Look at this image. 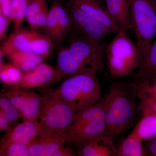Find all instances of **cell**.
<instances>
[{"label": "cell", "mask_w": 156, "mask_h": 156, "mask_svg": "<svg viewBox=\"0 0 156 156\" xmlns=\"http://www.w3.org/2000/svg\"><path fill=\"white\" fill-rule=\"evenodd\" d=\"M138 88L135 82H114L105 96L107 137L113 147L114 140L133 126L138 113Z\"/></svg>", "instance_id": "cell-1"}, {"label": "cell", "mask_w": 156, "mask_h": 156, "mask_svg": "<svg viewBox=\"0 0 156 156\" xmlns=\"http://www.w3.org/2000/svg\"><path fill=\"white\" fill-rule=\"evenodd\" d=\"M74 36L69 47L60 49L57 56L61 78L101 71L106 58L105 46L92 43L76 33Z\"/></svg>", "instance_id": "cell-2"}, {"label": "cell", "mask_w": 156, "mask_h": 156, "mask_svg": "<svg viewBox=\"0 0 156 156\" xmlns=\"http://www.w3.org/2000/svg\"><path fill=\"white\" fill-rule=\"evenodd\" d=\"M95 75L84 73L72 76L54 91L72 107L77 115L102 98L100 83Z\"/></svg>", "instance_id": "cell-3"}, {"label": "cell", "mask_w": 156, "mask_h": 156, "mask_svg": "<svg viewBox=\"0 0 156 156\" xmlns=\"http://www.w3.org/2000/svg\"><path fill=\"white\" fill-rule=\"evenodd\" d=\"M126 32L120 31L109 43L106 50V61L112 79L132 73L139 66L140 56L136 44Z\"/></svg>", "instance_id": "cell-4"}, {"label": "cell", "mask_w": 156, "mask_h": 156, "mask_svg": "<svg viewBox=\"0 0 156 156\" xmlns=\"http://www.w3.org/2000/svg\"><path fill=\"white\" fill-rule=\"evenodd\" d=\"M129 2L132 29L136 37L140 64L156 36V3L152 0H129Z\"/></svg>", "instance_id": "cell-5"}, {"label": "cell", "mask_w": 156, "mask_h": 156, "mask_svg": "<svg viewBox=\"0 0 156 156\" xmlns=\"http://www.w3.org/2000/svg\"><path fill=\"white\" fill-rule=\"evenodd\" d=\"M77 113L72 107L58 96L55 91L43 97L38 122L44 132L67 134Z\"/></svg>", "instance_id": "cell-6"}, {"label": "cell", "mask_w": 156, "mask_h": 156, "mask_svg": "<svg viewBox=\"0 0 156 156\" xmlns=\"http://www.w3.org/2000/svg\"><path fill=\"white\" fill-rule=\"evenodd\" d=\"M65 8L69 16L73 31L89 41L100 44L105 37L112 33L106 27L69 1Z\"/></svg>", "instance_id": "cell-7"}, {"label": "cell", "mask_w": 156, "mask_h": 156, "mask_svg": "<svg viewBox=\"0 0 156 156\" xmlns=\"http://www.w3.org/2000/svg\"><path fill=\"white\" fill-rule=\"evenodd\" d=\"M106 130L104 120L88 122L76 128L69 129L65 144L70 145L83 140H102L112 148L116 154V150L113 147L107 137Z\"/></svg>", "instance_id": "cell-8"}, {"label": "cell", "mask_w": 156, "mask_h": 156, "mask_svg": "<svg viewBox=\"0 0 156 156\" xmlns=\"http://www.w3.org/2000/svg\"><path fill=\"white\" fill-rule=\"evenodd\" d=\"M44 133L38 121H23L14 127H9L1 143L10 141L29 145Z\"/></svg>", "instance_id": "cell-9"}, {"label": "cell", "mask_w": 156, "mask_h": 156, "mask_svg": "<svg viewBox=\"0 0 156 156\" xmlns=\"http://www.w3.org/2000/svg\"><path fill=\"white\" fill-rule=\"evenodd\" d=\"M60 73L47 63H40L33 69L23 72L19 88L25 89L41 87L61 80Z\"/></svg>", "instance_id": "cell-10"}, {"label": "cell", "mask_w": 156, "mask_h": 156, "mask_svg": "<svg viewBox=\"0 0 156 156\" xmlns=\"http://www.w3.org/2000/svg\"><path fill=\"white\" fill-rule=\"evenodd\" d=\"M67 134L44 133L28 145L30 156H52L59 147L64 145Z\"/></svg>", "instance_id": "cell-11"}, {"label": "cell", "mask_w": 156, "mask_h": 156, "mask_svg": "<svg viewBox=\"0 0 156 156\" xmlns=\"http://www.w3.org/2000/svg\"><path fill=\"white\" fill-rule=\"evenodd\" d=\"M87 13L90 17L101 23L111 31L116 34L120 30L109 15L105 7H103L99 0H68Z\"/></svg>", "instance_id": "cell-12"}, {"label": "cell", "mask_w": 156, "mask_h": 156, "mask_svg": "<svg viewBox=\"0 0 156 156\" xmlns=\"http://www.w3.org/2000/svg\"><path fill=\"white\" fill-rule=\"evenodd\" d=\"M105 9L121 31L132 29L129 0H103Z\"/></svg>", "instance_id": "cell-13"}, {"label": "cell", "mask_w": 156, "mask_h": 156, "mask_svg": "<svg viewBox=\"0 0 156 156\" xmlns=\"http://www.w3.org/2000/svg\"><path fill=\"white\" fill-rule=\"evenodd\" d=\"M48 12L47 0H28L26 19L31 30L41 29L46 23Z\"/></svg>", "instance_id": "cell-14"}, {"label": "cell", "mask_w": 156, "mask_h": 156, "mask_svg": "<svg viewBox=\"0 0 156 156\" xmlns=\"http://www.w3.org/2000/svg\"><path fill=\"white\" fill-rule=\"evenodd\" d=\"M142 141L138 132V126L136 124L130 134L116 147V156H147Z\"/></svg>", "instance_id": "cell-15"}, {"label": "cell", "mask_w": 156, "mask_h": 156, "mask_svg": "<svg viewBox=\"0 0 156 156\" xmlns=\"http://www.w3.org/2000/svg\"><path fill=\"white\" fill-rule=\"evenodd\" d=\"M156 73V36L144 60L131 76L134 82L139 84L148 80Z\"/></svg>", "instance_id": "cell-16"}, {"label": "cell", "mask_w": 156, "mask_h": 156, "mask_svg": "<svg viewBox=\"0 0 156 156\" xmlns=\"http://www.w3.org/2000/svg\"><path fill=\"white\" fill-rule=\"evenodd\" d=\"M79 156H115V152L102 140H83L75 144Z\"/></svg>", "instance_id": "cell-17"}, {"label": "cell", "mask_w": 156, "mask_h": 156, "mask_svg": "<svg viewBox=\"0 0 156 156\" xmlns=\"http://www.w3.org/2000/svg\"><path fill=\"white\" fill-rule=\"evenodd\" d=\"M53 42L44 34L33 30L32 34L27 41L19 50L30 52L47 57L53 48Z\"/></svg>", "instance_id": "cell-18"}, {"label": "cell", "mask_w": 156, "mask_h": 156, "mask_svg": "<svg viewBox=\"0 0 156 156\" xmlns=\"http://www.w3.org/2000/svg\"><path fill=\"white\" fill-rule=\"evenodd\" d=\"M7 56L12 63L19 68L23 72L33 69L37 66L43 62L46 56L35 53L17 50L10 53Z\"/></svg>", "instance_id": "cell-19"}, {"label": "cell", "mask_w": 156, "mask_h": 156, "mask_svg": "<svg viewBox=\"0 0 156 156\" xmlns=\"http://www.w3.org/2000/svg\"><path fill=\"white\" fill-rule=\"evenodd\" d=\"M43 105V97L33 91H28L20 111L23 121H38Z\"/></svg>", "instance_id": "cell-20"}, {"label": "cell", "mask_w": 156, "mask_h": 156, "mask_svg": "<svg viewBox=\"0 0 156 156\" xmlns=\"http://www.w3.org/2000/svg\"><path fill=\"white\" fill-rule=\"evenodd\" d=\"M32 32V30H28L22 27L17 30H14L2 44L0 51L4 55L7 56L10 53L19 50L31 35Z\"/></svg>", "instance_id": "cell-21"}, {"label": "cell", "mask_w": 156, "mask_h": 156, "mask_svg": "<svg viewBox=\"0 0 156 156\" xmlns=\"http://www.w3.org/2000/svg\"><path fill=\"white\" fill-rule=\"evenodd\" d=\"M58 22L54 44H60L63 42L68 34L72 30L69 14L62 5L61 0H56Z\"/></svg>", "instance_id": "cell-22"}, {"label": "cell", "mask_w": 156, "mask_h": 156, "mask_svg": "<svg viewBox=\"0 0 156 156\" xmlns=\"http://www.w3.org/2000/svg\"><path fill=\"white\" fill-rule=\"evenodd\" d=\"M23 72L16 65L4 64L0 65V78L3 83L12 87H19Z\"/></svg>", "instance_id": "cell-23"}, {"label": "cell", "mask_w": 156, "mask_h": 156, "mask_svg": "<svg viewBox=\"0 0 156 156\" xmlns=\"http://www.w3.org/2000/svg\"><path fill=\"white\" fill-rule=\"evenodd\" d=\"M137 125L138 132L142 140H147L156 137V112L142 116Z\"/></svg>", "instance_id": "cell-24"}, {"label": "cell", "mask_w": 156, "mask_h": 156, "mask_svg": "<svg viewBox=\"0 0 156 156\" xmlns=\"http://www.w3.org/2000/svg\"><path fill=\"white\" fill-rule=\"evenodd\" d=\"M28 0H11V19L14 25V30L22 27L26 17Z\"/></svg>", "instance_id": "cell-25"}, {"label": "cell", "mask_w": 156, "mask_h": 156, "mask_svg": "<svg viewBox=\"0 0 156 156\" xmlns=\"http://www.w3.org/2000/svg\"><path fill=\"white\" fill-rule=\"evenodd\" d=\"M58 22L57 5L56 0H54L51 4L46 23L41 29L42 33L52 40L53 43L55 41L56 29Z\"/></svg>", "instance_id": "cell-26"}, {"label": "cell", "mask_w": 156, "mask_h": 156, "mask_svg": "<svg viewBox=\"0 0 156 156\" xmlns=\"http://www.w3.org/2000/svg\"><path fill=\"white\" fill-rule=\"evenodd\" d=\"M1 156H30L28 145L20 143H1Z\"/></svg>", "instance_id": "cell-27"}, {"label": "cell", "mask_w": 156, "mask_h": 156, "mask_svg": "<svg viewBox=\"0 0 156 156\" xmlns=\"http://www.w3.org/2000/svg\"><path fill=\"white\" fill-rule=\"evenodd\" d=\"M19 87H12V89L4 95L9 98L11 104L20 112L23 106L28 91L22 90Z\"/></svg>", "instance_id": "cell-28"}, {"label": "cell", "mask_w": 156, "mask_h": 156, "mask_svg": "<svg viewBox=\"0 0 156 156\" xmlns=\"http://www.w3.org/2000/svg\"><path fill=\"white\" fill-rule=\"evenodd\" d=\"M138 97H156V79H151L141 83L136 84Z\"/></svg>", "instance_id": "cell-29"}, {"label": "cell", "mask_w": 156, "mask_h": 156, "mask_svg": "<svg viewBox=\"0 0 156 156\" xmlns=\"http://www.w3.org/2000/svg\"><path fill=\"white\" fill-rule=\"evenodd\" d=\"M139 105L142 116L156 112V97L139 98Z\"/></svg>", "instance_id": "cell-30"}, {"label": "cell", "mask_w": 156, "mask_h": 156, "mask_svg": "<svg viewBox=\"0 0 156 156\" xmlns=\"http://www.w3.org/2000/svg\"><path fill=\"white\" fill-rule=\"evenodd\" d=\"M11 20L0 14V41H5L8 37V32Z\"/></svg>", "instance_id": "cell-31"}, {"label": "cell", "mask_w": 156, "mask_h": 156, "mask_svg": "<svg viewBox=\"0 0 156 156\" xmlns=\"http://www.w3.org/2000/svg\"><path fill=\"white\" fill-rule=\"evenodd\" d=\"M4 112L10 125L16 122L19 118H22L20 112L13 105Z\"/></svg>", "instance_id": "cell-32"}, {"label": "cell", "mask_w": 156, "mask_h": 156, "mask_svg": "<svg viewBox=\"0 0 156 156\" xmlns=\"http://www.w3.org/2000/svg\"><path fill=\"white\" fill-rule=\"evenodd\" d=\"M69 145L66 146H62L53 154L52 156H77L76 151H74Z\"/></svg>", "instance_id": "cell-33"}, {"label": "cell", "mask_w": 156, "mask_h": 156, "mask_svg": "<svg viewBox=\"0 0 156 156\" xmlns=\"http://www.w3.org/2000/svg\"><path fill=\"white\" fill-rule=\"evenodd\" d=\"M11 0H0V14L10 19H11Z\"/></svg>", "instance_id": "cell-34"}, {"label": "cell", "mask_w": 156, "mask_h": 156, "mask_svg": "<svg viewBox=\"0 0 156 156\" xmlns=\"http://www.w3.org/2000/svg\"><path fill=\"white\" fill-rule=\"evenodd\" d=\"M146 141L145 150L147 156H156V137Z\"/></svg>", "instance_id": "cell-35"}, {"label": "cell", "mask_w": 156, "mask_h": 156, "mask_svg": "<svg viewBox=\"0 0 156 156\" xmlns=\"http://www.w3.org/2000/svg\"><path fill=\"white\" fill-rule=\"evenodd\" d=\"M9 123L3 111L0 110V130H7L9 128Z\"/></svg>", "instance_id": "cell-36"}, {"label": "cell", "mask_w": 156, "mask_h": 156, "mask_svg": "<svg viewBox=\"0 0 156 156\" xmlns=\"http://www.w3.org/2000/svg\"><path fill=\"white\" fill-rule=\"evenodd\" d=\"M12 105L10 100L6 95H4L1 96L0 99V107L1 109L3 111H5Z\"/></svg>", "instance_id": "cell-37"}, {"label": "cell", "mask_w": 156, "mask_h": 156, "mask_svg": "<svg viewBox=\"0 0 156 156\" xmlns=\"http://www.w3.org/2000/svg\"><path fill=\"white\" fill-rule=\"evenodd\" d=\"M156 79V73H155L154 74V75L150 79Z\"/></svg>", "instance_id": "cell-38"}, {"label": "cell", "mask_w": 156, "mask_h": 156, "mask_svg": "<svg viewBox=\"0 0 156 156\" xmlns=\"http://www.w3.org/2000/svg\"><path fill=\"white\" fill-rule=\"evenodd\" d=\"M153 1H154V2L155 3H156V0H152Z\"/></svg>", "instance_id": "cell-39"}]
</instances>
